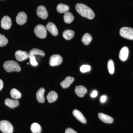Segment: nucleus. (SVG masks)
<instances>
[{"label":"nucleus","instance_id":"nucleus-1","mask_svg":"<svg viewBox=\"0 0 133 133\" xmlns=\"http://www.w3.org/2000/svg\"><path fill=\"white\" fill-rule=\"evenodd\" d=\"M75 8L78 13L84 17L92 19L95 16V14L92 10L85 5L77 3L76 4Z\"/></svg>","mask_w":133,"mask_h":133},{"label":"nucleus","instance_id":"nucleus-2","mask_svg":"<svg viewBox=\"0 0 133 133\" xmlns=\"http://www.w3.org/2000/svg\"><path fill=\"white\" fill-rule=\"evenodd\" d=\"M3 67L5 70L9 72H19L21 70V68L19 64L13 60L5 62L3 64Z\"/></svg>","mask_w":133,"mask_h":133},{"label":"nucleus","instance_id":"nucleus-3","mask_svg":"<svg viewBox=\"0 0 133 133\" xmlns=\"http://www.w3.org/2000/svg\"><path fill=\"white\" fill-rule=\"evenodd\" d=\"M0 130L3 133H13L14 128L9 121L2 120L0 121Z\"/></svg>","mask_w":133,"mask_h":133},{"label":"nucleus","instance_id":"nucleus-4","mask_svg":"<svg viewBox=\"0 0 133 133\" xmlns=\"http://www.w3.org/2000/svg\"><path fill=\"white\" fill-rule=\"evenodd\" d=\"M119 33L122 37L129 40H133V29L132 28L123 27L121 29Z\"/></svg>","mask_w":133,"mask_h":133},{"label":"nucleus","instance_id":"nucleus-5","mask_svg":"<svg viewBox=\"0 0 133 133\" xmlns=\"http://www.w3.org/2000/svg\"><path fill=\"white\" fill-rule=\"evenodd\" d=\"M34 33L37 36L41 38H44L47 36L46 28L42 24L37 25L34 29Z\"/></svg>","mask_w":133,"mask_h":133},{"label":"nucleus","instance_id":"nucleus-6","mask_svg":"<svg viewBox=\"0 0 133 133\" xmlns=\"http://www.w3.org/2000/svg\"><path fill=\"white\" fill-rule=\"evenodd\" d=\"M63 62V58L60 55H52L50 58L49 64L51 66H57L61 64Z\"/></svg>","mask_w":133,"mask_h":133},{"label":"nucleus","instance_id":"nucleus-7","mask_svg":"<svg viewBox=\"0 0 133 133\" xmlns=\"http://www.w3.org/2000/svg\"><path fill=\"white\" fill-rule=\"evenodd\" d=\"M12 25L11 19L9 16H5L1 21V26L3 29L5 30L9 29Z\"/></svg>","mask_w":133,"mask_h":133},{"label":"nucleus","instance_id":"nucleus-8","mask_svg":"<svg viewBox=\"0 0 133 133\" xmlns=\"http://www.w3.org/2000/svg\"><path fill=\"white\" fill-rule=\"evenodd\" d=\"M37 16L43 19H45L48 17V13L44 6L41 5L37 7Z\"/></svg>","mask_w":133,"mask_h":133},{"label":"nucleus","instance_id":"nucleus-9","mask_svg":"<svg viewBox=\"0 0 133 133\" xmlns=\"http://www.w3.org/2000/svg\"><path fill=\"white\" fill-rule=\"evenodd\" d=\"M15 56L17 60L19 62L24 61L29 58V55L28 52L21 50L17 51L15 52Z\"/></svg>","mask_w":133,"mask_h":133},{"label":"nucleus","instance_id":"nucleus-10","mask_svg":"<svg viewBox=\"0 0 133 133\" xmlns=\"http://www.w3.org/2000/svg\"><path fill=\"white\" fill-rule=\"evenodd\" d=\"M27 20V16L26 13L23 12H20L17 16L16 21L19 25H23L26 23Z\"/></svg>","mask_w":133,"mask_h":133},{"label":"nucleus","instance_id":"nucleus-11","mask_svg":"<svg viewBox=\"0 0 133 133\" xmlns=\"http://www.w3.org/2000/svg\"><path fill=\"white\" fill-rule=\"evenodd\" d=\"M75 92L79 97H83L87 93V90L84 86H77L75 89Z\"/></svg>","mask_w":133,"mask_h":133},{"label":"nucleus","instance_id":"nucleus-12","mask_svg":"<svg viewBox=\"0 0 133 133\" xmlns=\"http://www.w3.org/2000/svg\"><path fill=\"white\" fill-rule=\"evenodd\" d=\"M98 116L100 119L103 122L107 124H111L114 122V119L112 117L102 113H99Z\"/></svg>","mask_w":133,"mask_h":133},{"label":"nucleus","instance_id":"nucleus-13","mask_svg":"<svg viewBox=\"0 0 133 133\" xmlns=\"http://www.w3.org/2000/svg\"><path fill=\"white\" fill-rule=\"evenodd\" d=\"M129 49L127 47H123L121 50L119 54V58L121 61L125 62L128 57Z\"/></svg>","mask_w":133,"mask_h":133},{"label":"nucleus","instance_id":"nucleus-14","mask_svg":"<svg viewBox=\"0 0 133 133\" xmlns=\"http://www.w3.org/2000/svg\"><path fill=\"white\" fill-rule=\"evenodd\" d=\"M74 78L70 76L66 77L64 80L60 83V85L63 88H68L71 84L74 82Z\"/></svg>","mask_w":133,"mask_h":133},{"label":"nucleus","instance_id":"nucleus-15","mask_svg":"<svg viewBox=\"0 0 133 133\" xmlns=\"http://www.w3.org/2000/svg\"><path fill=\"white\" fill-rule=\"evenodd\" d=\"M46 29L52 35L57 36L58 34V30L55 24L52 23H49L46 25Z\"/></svg>","mask_w":133,"mask_h":133},{"label":"nucleus","instance_id":"nucleus-16","mask_svg":"<svg viewBox=\"0 0 133 133\" xmlns=\"http://www.w3.org/2000/svg\"><path fill=\"white\" fill-rule=\"evenodd\" d=\"M73 115L76 119L83 124H86L87 122L86 119L83 115L81 112L77 109H74L72 112Z\"/></svg>","mask_w":133,"mask_h":133},{"label":"nucleus","instance_id":"nucleus-17","mask_svg":"<svg viewBox=\"0 0 133 133\" xmlns=\"http://www.w3.org/2000/svg\"><path fill=\"white\" fill-rule=\"evenodd\" d=\"M44 92L45 89L44 88H41L38 90L36 93V95L37 99L39 103H43L45 101Z\"/></svg>","mask_w":133,"mask_h":133},{"label":"nucleus","instance_id":"nucleus-18","mask_svg":"<svg viewBox=\"0 0 133 133\" xmlns=\"http://www.w3.org/2000/svg\"><path fill=\"white\" fill-rule=\"evenodd\" d=\"M5 104L10 108H14L17 107L19 105V102L17 100L7 98L5 99Z\"/></svg>","mask_w":133,"mask_h":133},{"label":"nucleus","instance_id":"nucleus-19","mask_svg":"<svg viewBox=\"0 0 133 133\" xmlns=\"http://www.w3.org/2000/svg\"><path fill=\"white\" fill-rule=\"evenodd\" d=\"M29 58L35 56V55H38L44 57L45 56V53L42 50L34 48L32 49L30 51L29 53Z\"/></svg>","mask_w":133,"mask_h":133},{"label":"nucleus","instance_id":"nucleus-20","mask_svg":"<svg viewBox=\"0 0 133 133\" xmlns=\"http://www.w3.org/2000/svg\"><path fill=\"white\" fill-rule=\"evenodd\" d=\"M58 98L57 93L54 91H51L48 93L47 96V99L48 102L49 103H52L55 102Z\"/></svg>","mask_w":133,"mask_h":133},{"label":"nucleus","instance_id":"nucleus-21","mask_svg":"<svg viewBox=\"0 0 133 133\" xmlns=\"http://www.w3.org/2000/svg\"><path fill=\"white\" fill-rule=\"evenodd\" d=\"M64 19L65 23L69 24L73 21L74 19V16L71 13L67 12L65 13Z\"/></svg>","mask_w":133,"mask_h":133},{"label":"nucleus","instance_id":"nucleus-22","mask_svg":"<svg viewBox=\"0 0 133 133\" xmlns=\"http://www.w3.org/2000/svg\"><path fill=\"white\" fill-rule=\"evenodd\" d=\"M74 31L70 30H66L63 33V36L66 40H70L74 37Z\"/></svg>","mask_w":133,"mask_h":133},{"label":"nucleus","instance_id":"nucleus-23","mask_svg":"<svg viewBox=\"0 0 133 133\" xmlns=\"http://www.w3.org/2000/svg\"><path fill=\"white\" fill-rule=\"evenodd\" d=\"M10 94L12 98L16 99H19L22 97L21 93L16 88H13L11 90Z\"/></svg>","mask_w":133,"mask_h":133},{"label":"nucleus","instance_id":"nucleus-24","mask_svg":"<svg viewBox=\"0 0 133 133\" xmlns=\"http://www.w3.org/2000/svg\"><path fill=\"white\" fill-rule=\"evenodd\" d=\"M69 10V6L63 4H59L57 5V10L60 14L65 13L68 12Z\"/></svg>","mask_w":133,"mask_h":133},{"label":"nucleus","instance_id":"nucleus-25","mask_svg":"<svg viewBox=\"0 0 133 133\" xmlns=\"http://www.w3.org/2000/svg\"><path fill=\"white\" fill-rule=\"evenodd\" d=\"M92 40V37L91 36L89 33H86L83 36L81 41L85 45H88L91 43Z\"/></svg>","mask_w":133,"mask_h":133},{"label":"nucleus","instance_id":"nucleus-26","mask_svg":"<svg viewBox=\"0 0 133 133\" xmlns=\"http://www.w3.org/2000/svg\"><path fill=\"white\" fill-rule=\"evenodd\" d=\"M30 128L33 133H41L42 130L41 126L36 123H34L31 124Z\"/></svg>","mask_w":133,"mask_h":133},{"label":"nucleus","instance_id":"nucleus-27","mask_svg":"<svg viewBox=\"0 0 133 133\" xmlns=\"http://www.w3.org/2000/svg\"><path fill=\"white\" fill-rule=\"evenodd\" d=\"M108 69L109 74H113L115 71L114 64L112 59H110L108 63Z\"/></svg>","mask_w":133,"mask_h":133},{"label":"nucleus","instance_id":"nucleus-28","mask_svg":"<svg viewBox=\"0 0 133 133\" xmlns=\"http://www.w3.org/2000/svg\"><path fill=\"white\" fill-rule=\"evenodd\" d=\"M8 40L3 35L0 34V47H3L7 44Z\"/></svg>","mask_w":133,"mask_h":133},{"label":"nucleus","instance_id":"nucleus-29","mask_svg":"<svg viewBox=\"0 0 133 133\" xmlns=\"http://www.w3.org/2000/svg\"><path fill=\"white\" fill-rule=\"evenodd\" d=\"M91 70V66L87 65H83L80 68V71L83 73L90 71Z\"/></svg>","mask_w":133,"mask_h":133},{"label":"nucleus","instance_id":"nucleus-30","mask_svg":"<svg viewBox=\"0 0 133 133\" xmlns=\"http://www.w3.org/2000/svg\"><path fill=\"white\" fill-rule=\"evenodd\" d=\"M30 63L31 65L33 66H36L38 65V63L36 60V57L35 56H33L30 58Z\"/></svg>","mask_w":133,"mask_h":133},{"label":"nucleus","instance_id":"nucleus-31","mask_svg":"<svg viewBox=\"0 0 133 133\" xmlns=\"http://www.w3.org/2000/svg\"><path fill=\"white\" fill-rule=\"evenodd\" d=\"M65 133H78L74 131V129L71 128H68L66 129L65 131Z\"/></svg>","mask_w":133,"mask_h":133},{"label":"nucleus","instance_id":"nucleus-32","mask_svg":"<svg viewBox=\"0 0 133 133\" xmlns=\"http://www.w3.org/2000/svg\"><path fill=\"white\" fill-rule=\"evenodd\" d=\"M107 100V97L105 95H102L100 98V101L102 103L105 102Z\"/></svg>","mask_w":133,"mask_h":133},{"label":"nucleus","instance_id":"nucleus-33","mask_svg":"<svg viewBox=\"0 0 133 133\" xmlns=\"http://www.w3.org/2000/svg\"><path fill=\"white\" fill-rule=\"evenodd\" d=\"M98 92L96 91H94L91 94V96L92 98H95L97 96Z\"/></svg>","mask_w":133,"mask_h":133},{"label":"nucleus","instance_id":"nucleus-34","mask_svg":"<svg viewBox=\"0 0 133 133\" xmlns=\"http://www.w3.org/2000/svg\"><path fill=\"white\" fill-rule=\"evenodd\" d=\"M3 83L2 79H0V91L3 88Z\"/></svg>","mask_w":133,"mask_h":133}]
</instances>
